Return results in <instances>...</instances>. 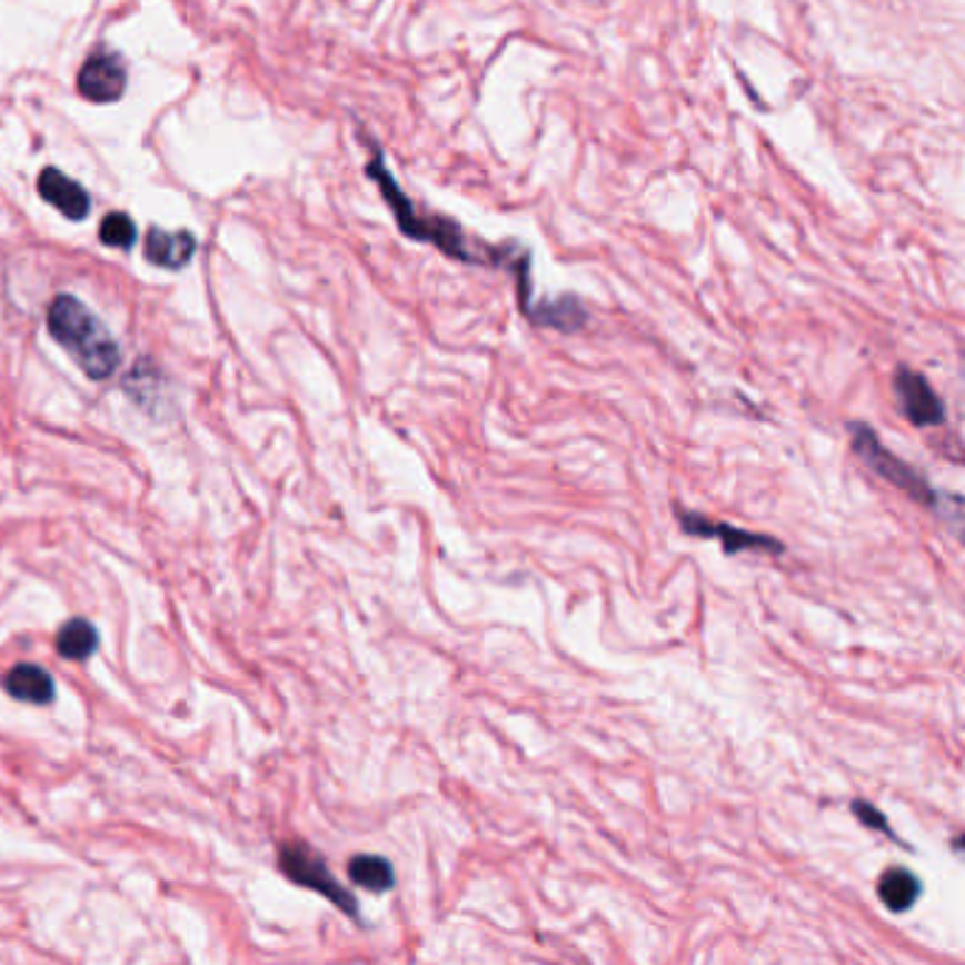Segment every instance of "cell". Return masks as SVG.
I'll list each match as a JSON object with an SVG mask.
<instances>
[{"instance_id": "6da1fadb", "label": "cell", "mask_w": 965, "mask_h": 965, "mask_svg": "<svg viewBox=\"0 0 965 965\" xmlns=\"http://www.w3.org/2000/svg\"><path fill=\"white\" fill-rule=\"evenodd\" d=\"M371 148H374V156H371V162H368L366 173L371 176L374 181H377V187H380L382 199H386V205L391 207V212H394V218H397V227H399V232H402V236L414 238V241L434 243L436 249H442L445 256L456 258V261H461V263H479V267L501 263L498 261V252H501V249L474 243L470 238L465 236V230H461L456 221H450V218L425 216V212H419L417 207H414V201L408 199L402 190H399V185H397V179L391 176V170L386 168L382 150L377 148V145H371Z\"/></svg>"}, {"instance_id": "7a4b0ae2", "label": "cell", "mask_w": 965, "mask_h": 965, "mask_svg": "<svg viewBox=\"0 0 965 965\" xmlns=\"http://www.w3.org/2000/svg\"><path fill=\"white\" fill-rule=\"evenodd\" d=\"M49 335L74 357L91 380H108L119 366V346L97 315L74 295H57L46 311Z\"/></svg>"}, {"instance_id": "3957f363", "label": "cell", "mask_w": 965, "mask_h": 965, "mask_svg": "<svg viewBox=\"0 0 965 965\" xmlns=\"http://www.w3.org/2000/svg\"><path fill=\"white\" fill-rule=\"evenodd\" d=\"M849 434H853V450L860 459L869 465L872 474H878L881 479L889 481L892 487H897L901 493H906L909 498H915L917 505L937 507L941 505V496L934 493V487L928 485L926 476H921L912 465H906L903 459H897L892 450L884 448L881 436L864 422H849Z\"/></svg>"}, {"instance_id": "277c9868", "label": "cell", "mask_w": 965, "mask_h": 965, "mask_svg": "<svg viewBox=\"0 0 965 965\" xmlns=\"http://www.w3.org/2000/svg\"><path fill=\"white\" fill-rule=\"evenodd\" d=\"M278 866L280 872L287 875L292 884L306 886V889L311 892H320V895L326 897V901H331L340 912H346L349 917H360V909H357V901L355 895H351L349 889L342 884H337V878L331 875V869L326 866V860L320 858L315 849L309 847V844H304V840H287V844H280V853H278Z\"/></svg>"}, {"instance_id": "5b68a950", "label": "cell", "mask_w": 965, "mask_h": 965, "mask_svg": "<svg viewBox=\"0 0 965 965\" xmlns=\"http://www.w3.org/2000/svg\"><path fill=\"white\" fill-rule=\"evenodd\" d=\"M125 86H128L125 60L106 46L93 49L77 74V91H80L82 100L100 102V106L122 100Z\"/></svg>"}, {"instance_id": "8992f818", "label": "cell", "mask_w": 965, "mask_h": 965, "mask_svg": "<svg viewBox=\"0 0 965 965\" xmlns=\"http://www.w3.org/2000/svg\"><path fill=\"white\" fill-rule=\"evenodd\" d=\"M897 394V402H901L903 414L917 428H937V425L946 422V405L941 402V397L934 394V388L928 386V380L923 374L912 371V368L901 366L895 371V380H892Z\"/></svg>"}, {"instance_id": "52a82bcc", "label": "cell", "mask_w": 965, "mask_h": 965, "mask_svg": "<svg viewBox=\"0 0 965 965\" xmlns=\"http://www.w3.org/2000/svg\"><path fill=\"white\" fill-rule=\"evenodd\" d=\"M679 524L688 536L697 538H714V541L723 544V549L728 555L734 553H747V549H765V553H785V544L776 541V538L765 536V533H750V529L730 527L723 521H710V518L699 516L692 510H679Z\"/></svg>"}, {"instance_id": "ba28073f", "label": "cell", "mask_w": 965, "mask_h": 965, "mask_svg": "<svg viewBox=\"0 0 965 965\" xmlns=\"http://www.w3.org/2000/svg\"><path fill=\"white\" fill-rule=\"evenodd\" d=\"M38 193L46 205H51L71 221H86L88 212H91V196H88L86 187L57 168L40 170Z\"/></svg>"}, {"instance_id": "9c48e42d", "label": "cell", "mask_w": 965, "mask_h": 965, "mask_svg": "<svg viewBox=\"0 0 965 965\" xmlns=\"http://www.w3.org/2000/svg\"><path fill=\"white\" fill-rule=\"evenodd\" d=\"M142 247H145V258H148L153 267L179 272V269H185L187 263L193 261L196 236L190 230L168 232L162 230V227H148Z\"/></svg>"}, {"instance_id": "30bf717a", "label": "cell", "mask_w": 965, "mask_h": 965, "mask_svg": "<svg viewBox=\"0 0 965 965\" xmlns=\"http://www.w3.org/2000/svg\"><path fill=\"white\" fill-rule=\"evenodd\" d=\"M3 692L18 703L49 705L54 699V679L49 671L31 663H20L3 677Z\"/></svg>"}, {"instance_id": "8fae6325", "label": "cell", "mask_w": 965, "mask_h": 965, "mask_svg": "<svg viewBox=\"0 0 965 965\" xmlns=\"http://www.w3.org/2000/svg\"><path fill=\"white\" fill-rule=\"evenodd\" d=\"M533 318V324L549 326V329L558 331H578L584 329L589 315H586L584 304H580L575 295H564L558 300H541L536 306H527L524 309Z\"/></svg>"}, {"instance_id": "7c38bea8", "label": "cell", "mask_w": 965, "mask_h": 965, "mask_svg": "<svg viewBox=\"0 0 965 965\" xmlns=\"http://www.w3.org/2000/svg\"><path fill=\"white\" fill-rule=\"evenodd\" d=\"M921 892H923V884L917 881L915 872H909L906 866H892V869H886L878 881L881 901H884L886 909L897 912V915H901V912H909L917 903V897H921Z\"/></svg>"}, {"instance_id": "4fadbf2b", "label": "cell", "mask_w": 965, "mask_h": 965, "mask_svg": "<svg viewBox=\"0 0 965 965\" xmlns=\"http://www.w3.org/2000/svg\"><path fill=\"white\" fill-rule=\"evenodd\" d=\"M97 646H100V635H97V629H93L88 620H82V617L62 623V629L57 631V654H60L62 660H88V657L97 651Z\"/></svg>"}, {"instance_id": "5bb4252c", "label": "cell", "mask_w": 965, "mask_h": 965, "mask_svg": "<svg viewBox=\"0 0 965 965\" xmlns=\"http://www.w3.org/2000/svg\"><path fill=\"white\" fill-rule=\"evenodd\" d=\"M349 878L362 889L382 895L394 889V866L380 855H355L349 860Z\"/></svg>"}, {"instance_id": "9a60e30c", "label": "cell", "mask_w": 965, "mask_h": 965, "mask_svg": "<svg viewBox=\"0 0 965 965\" xmlns=\"http://www.w3.org/2000/svg\"><path fill=\"white\" fill-rule=\"evenodd\" d=\"M100 241L111 249H133L137 225L128 212H108L100 225Z\"/></svg>"}, {"instance_id": "2e32d148", "label": "cell", "mask_w": 965, "mask_h": 965, "mask_svg": "<svg viewBox=\"0 0 965 965\" xmlns=\"http://www.w3.org/2000/svg\"><path fill=\"white\" fill-rule=\"evenodd\" d=\"M849 809H853L855 816H858L860 822H864L869 829H875V833L889 835V838H897V835L889 829V822H886V816H884V813H881L878 807H872V804H866V802H853V804H849Z\"/></svg>"}]
</instances>
